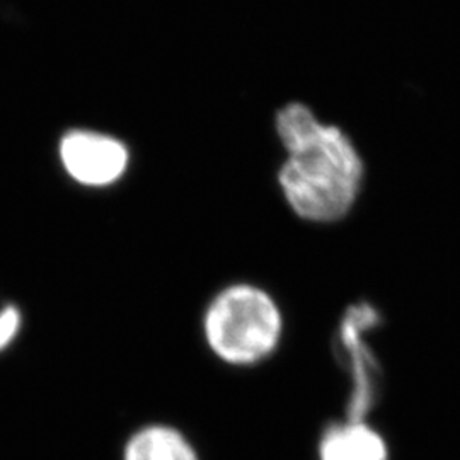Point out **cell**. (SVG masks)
I'll return each instance as SVG.
<instances>
[{"label":"cell","mask_w":460,"mask_h":460,"mask_svg":"<svg viewBox=\"0 0 460 460\" xmlns=\"http://www.w3.org/2000/svg\"><path fill=\"white\" fill-rule=\"evenodd\" d=\"M207 341L232 365L261 362L281 336V314L275 300L254 285H232L215 296L205 315Z\"/></svg>","instance_id":"7a4b0ae2"},{"label":"cell","mask_w":460,"mask_h":460,"mask_svg":"<svg viewBox=\"0 0 460 460\" xmlns=\"http://www.w3.org/2000/svg\"><path fill=\"white\" fill-rule=\"evenodd\" d=\"M21 324V317L14 307H7L0 313V349L5 348L16 336Z\"/></svg>","instance_id":"8992f818"},{"label":"cell","mask_w":460,"mask_h":460,"mask_svg":"<svg viewBox=\"0 0 460 460\" xmlns=\"http://www.w3.org/2000/svg\"><path fill=\"white\" fill-rule=\"evenodd\" d=\"M279 142L288 154L279 182L300 218L329 224L343 218L360 193L363 161L351 138L324 125L305 104L292 102L277 115Z\"/></svg>","instance_id":"6da1fadb"},{"label":"cell","mask_w":460,"mask_h":460,"mask_svg":"<svg viewBox=\"0 0 460 460\" xmlns=\"http://www.w3.org/2000/svg\"><path fill=\"white\" fill-rule=\"evenodd\" d=\"M125 460H198L193 447L172 428L142 429L127 447Z\"/></svg>","instance_id":"5b68a950"},{"label":"cell","mask_w":460,"mask_h":460,"mask_svg":"<svg viewBox=\"0 0 460 460\" xmlns=\"http://www.w3.org/2000/svg\"><path fill=\"white\" fill-rule=\"evenodd\" d=\"M60 155L68 174L91 186L116 181L128 164L125 146L99 133H68L60 146Z\"/></svg>","instance_id":"3957f363"},{"label":"cell","mask_w":460,"mask_h":460,"mask_svg":"<svg viewBox=\"0 0 460 460\" xmlns=\"http://www.w3.org/2000/svg\"><path fill=\"white\" fill-rule=\"evenodd\" d=\"M321 460H387V448L374 429L353 421L329 431L321 445Z\"/></svg>","instance_id":"277c9868"}]
</instances>
